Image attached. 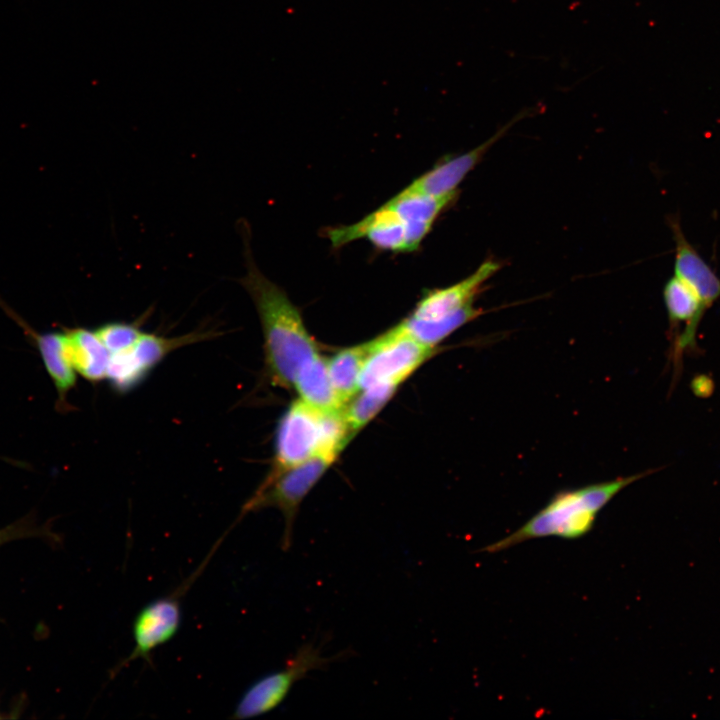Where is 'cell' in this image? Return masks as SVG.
<instances>
[{
    "mask_svg": "<svg viewBox=\"0 0 720 720\" xmlns=\"http://www.w3.org/2000/svg\"><path fill=\"white\" fill-rule=\"evenodd\" d=\"M95 332L110 354L131 347L143 333L136 325L122 322L104 324L95 329Z\"/></svg>",
    "mask_w": 720,
    "mask_h": 720,
    "instance_id": "obj_20",
    "label": "cell"
},
{
    "mask_svg": "<svg viewBox=\"0 0 720 720\" xmlns=\"http://www.w3.org/2000/svg\"><path fill=\"white\" fill-rule=\"evenodd\" d=\"M669 225L675 242L674 275L711 308L720 299V277L687 240L678 217H670Z\"/></svg>",
    "mask_w": 720,
    "mask_h": 720,
    "instance_id": "obj_11",
    "label": "cell"
},
{
    "mask_svg": "<svg viewBox=\"0 0 720 720\" xmlns=\"http://www.w3.org/2000/svg\"><path fill=\"white\" fill-rule=\"evenodd\" d=\"M351 436L343 410L323 413L298 399L278 424L271 471L296 466L317 455L336 458Z\"/></svg>",
    "mask_w": 720,
    "mask_h": 720,
    "instance_id": "obj_3",
    "label": "cell"
},
{
    "mask_svg": "<svg viewBox=\"0 0 720 720\" xmlns=\"http://www.w3.org/2000/svg\"><path fill=\"white\" fill-rule=\"evenodd\" d=\"M34 528L27 526L24 522L14 523L6 528L0 529V546L14 539L32 535Z\"/></svg>",
    "mask_w": 720,
    "mask_h": 720,
    "instance_id": "obj_21",
    "label": "cell"
},
{
    "mask_svg": "<svg viewBox=\"0 0 720 720\" xmlns=\"http://www.w3.org/2000/svg\"><path fill=\"white\" fill-rule=\"evenodd\" d=\"M518 118L519 117L516 119ZM516 119L475 149L454 158L439 162L432 169L416 178L406 188L415 192L433 196H442L457 192L456 188L460 182L479 162L488 148L497 141L503 133H505L508 127L513 124Z\"/></svg>",
    "mask_w": 720,
    "mask_h": 720,
    "instance_id": "obj_12",
    "label": "cell"
},
{
    "mask_svg": "<svg viewBox=\"0 0 720 720\" xmlns=\"http://www.w3.org/2000/svg\"><path fill=\"white\" fill-rule=\"evenodd\" d=\"M481 313V309L474 307V304H470L438 320H423L409 315L399 324L421 344L435 348L450 334L477 318Z\"/></svg>",
    "mask_w": 720,
    "mask_h": 720,
    "instance_id": "obj_17",
    "label": "cell"
},
{
    "mask_svg": "<svg viewBox=\"0 0 720 720\" xmlns=\"http://www.w3.org/2000/svg\"><path fill=\"white\" fill-rule=\"evenodd\" d=\"M367 347L359 391L377 385L399 386L435 351L413 338L400 324L368 342Z\"/></svg>",
    "mask_w": 720,
    "mask_h": 720,
    "instance_id": "obj_6",
    "label": "cell"
},
{
    "mask_svg": "<svg viewBox=\"0 0 720 720\" xmlns=\"http://www.w3.org/2000/svg\"><path fill=\"white\" fill-rule=\"evenodd\" d=\"M352 654L353 651L347 649L324 657L321 644H303L282 669L264 675L246 689L234 708L232 719H250L274 710L288 696L294 684L309 672L326 669L329 664Z\"/></svg>",
    "mask_w": 720,
    "mask_h": 720,
    "instance_id": "obj_4",
    "label": "cell"
},
{
    "mask_svg": "<svg viewBox=\"0 0 720 720\" xmlns=\"http://www.w3.org/2000/svg\"><path fill=\"white\" fill-rule=\"evenodd\" d=\"M13 318L33 338L45 369L54 383L59 401L64 403L67 394L76 384L77 374L68 354L65 330L38 333L22 319L15 315Z\"/></svg>",
    "mask_w": 720,
    "mask_h": 720,
    "instance_id": "obj_13",
    "label": "cell"
},
{
    "mask_svg": "<svg viewBox=\"0 0 720 720\" xmlns=\"http://www.w3.org/2000/svg\"><path fill=\"white\" fill-rule=\"evenodd\" d=\"M246 273L239 279L256 307L264 339L265 371L271 383L293 388L301 366L318 353L298 308L285 291L258 268L247 224H241Z\"/></svg>",
    "mask_w": 720,
    "mask_h": 720,
    "instance_id": "obj_1",
    "label": "cell"
},
{
    "mask_svg": "<svg viewBox=\"0 0 720 720\" xmlns=\"http://www.w3.org/2000/svg\"><path fill=\"white\" fill-rule=\"evenodd\" d=\"M654 471L560 491L516 531L482 548V551L496 553L527 540L544 537L580 538L593 528L598 513L620 491Z\"/></svg>",
    "mask_w": 720,
    "mask_h": 720,
    "instance_id": "obj_2",
    "label": "cell"
},
{
    "mask_svg": "<svg viewBox=\"0 0 720 720\" xmlns=\"http://www.w3.org/2000/svg\"><path fill=\"white\" fill-rule=\"evenodd\" d=\"M367 352L365 343L344 348L326 360L332 385L344 405L359 391L360 375Z\"/></svg>",
    "mask_w": 720,
    "mask_h": 720,
    "instance_id": "obj_16",
    "label": "cell"
},
{
    "mask_svg": "<svg viewBox=\"0 0 720 720\" xmlns=\"http://www.w3.org/2000/svg\"><path fill=\"white\" fill-rule=\"evenodd\" d=\"M398 386L377 385L361 389L343 408L351 434L358 432L384 407Z\"/></svg>",
    "mask_w": 720,
    "mask_h": 720,
    "instance_id": "obj_19",
    "label": "cell"
},
{
    "mask_svg": "<svg viewBox=\"0 0 720 720\" xmlns=\"http://www.w3.org/2000/svg\"><path fill=\"white\" fill-rule=\"evenodd\" d=\"M431 227L406 221L385 203L360 221L329 228L326 234L335 248L358 239H367L383 250L410 252L419 247Z\"/></svg>",
    "mask_w": 720,
    "mask_h": 720,
    "instance_id": "obj_7",
    "label": "cell"
},
{
    "mask_svg": "<svg viewBox=\"0 0 720 720\" xmlns=\"http://www.w3.org/2000/svg\"><path fill=\"white\" fill-rule=\"evenodd\" d=\"M293 387L301 401L323 413L339 412L345 406L332 385L326 359L319 353L301 366Z\"/></svg>",
    "mask_w": 720,
    "mask_h": 720,
    "instance_id": "obj_14",
    "label": "cell"
},
{
    "mask_svg": "<svg viewBox=\"0 0 720 720\" xmlns=\"http://www.w3.org/2000/svg\"><path fill=\"white\" fill-rule=\"evenodd\" d=\"M209 338V332H192L174 338H165L143 332L129 348L111 354L107 379L119 392H126L139 384L168 353Z\"/></svg>",
    "mask_w": 720,
    "mask_h": 720,
    "instance_id": "obj_9",
    "label": "cell"
},
{
    "mask_svg": "<svg viewBox=\"0 0 720 720\" xmlns=\"http://www.w3.org/2000/svg\"><path fill=\"white\" fill-rule=\"evenodd\" d=\"M206 562L207 559L177 590L149 602L138 612L133 622V649L111 671V677L134 660L150 661L151 653L176 635L182 617L181 597L200 575Z\"/></svg>",
    "mask_w": 720,
    "mask_h": 720,
    "instance_id": "obj_8",
    "label": "cell"
},
{
    "mask_svg": "<svg viewBox=\"0 0 720 720\" xmlns=\"http://www.w3.org/2000/svg\"><path fill=\"white\" fill-rule=\"evenodd\" d=\"M334 460V457L322 454L296 466L271 471L245 503L242 512L267 507L279 509L285 522L280 546L283 551H288L292 546L293 526L300 504Z\"/></svg>",
    "mask_w": 720,
    "mask_h": 720,
    "instance_id": "obj_5",
    "label": "cell"
},
{
    "mask_svg": "<svg viewBox=\"0 0 720 720\" xmlns=\"http://www.w3.org/2000/svg\"><path fill=\"white\" fill-rule=\"evenodd\" d=\"M499 268L498 262L486 260L473 274L456 284L425 291L410 315L423 320H438L474 304V300L481 292L485 282Z\"/></svg>",
    "mask_w": 720,
    "mask_h": 720,
    "instance_id": "obj_10",
    "label": "cell"
},
{
    "mask_svg": "<svg viewBox=\"0 0 720 720\" xmlns=\"http://www.w3.org/2000/svg\"><path fill=\"white\" fill-rule=\"evenodd\" d=\"M455 197L456 192L433 196L405 188L386 204L410 223L433 225L439 214Z\"/></svg>",
    "mask_w": 720,
    "mask_h": 720,
    "instance_id": "obj_18",
    "label": "cell"
},
{
    "mask_svg": "<svg viewBox=\"0 0 720 720\" xmlns=\"http://www.w3.org/2000/svg\"><path fill=\"white\" fill-rule=\"evenodd\" d=\"M67 350L75 371L91 382L107 377L110 352L95 330L66 329Z\"/></svg>",
    "mask_w": 720,
    "mask_h": 720,
    "instance_id": "obj_15",
    "label": "cell"
}]
</instances>
